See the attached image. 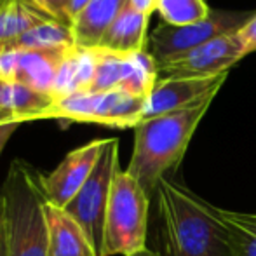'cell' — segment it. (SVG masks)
Wrapping results in <instances>:
<instances>
[{
    "label": "cell",
    "instance_id": "1",
    "mask_svg": "<svg viewBox=\"0 0 256 256\" xmlns=\"http://www.w3.org/2000/svg\"><path fill=\"white\" fill-rule=\"evenodd\" d=\"M164 256H228L226 228L220 208L185 185L162 178L155 192Z\"/></svg>",
    "mask_w": 256,
    "mask_h": 256
},
{
    "label": "cell",
    "instance_id": "2",
    "mask_svg": "<svg viewBox=\"0 0 256 256\" xmlns=\"http://www.w3.org/2000/svg\"><path fill=\"white\" fill-rule=\"evenodd\" d=\"M212 102L142 120L134 128V150L126 171L152 199L162 178H171L199 122Z\"/></svg>",
    "mask_w": 256,
    "mask_h": 256
},
{
    "label": "cell",
    "instance_id": "3",
    "mask_svg": "<svg viewBox=\"0 0 256 256\" xmlns=\"http://www.w3.org/2000/svg\"><path fill=\"white\" fill-rule=\"evenodd\" d=\"M6 209L7 256H49L42 172L16 158L0 192Z\"/></svg>",
    "mask_w": 256,
    "mask_h": 256
},
{
    "label": "cell",
    "instance_id": "4",
    "mask_svg": "<svg viewBox=\"0 0 256 256\" xmlns=\"http://www.w3.org/2000/svg\"><path fill=\"white\" fill-rule=\"evenodd\" d=\"M150 197L128 171L118 169L112 183L104 222V256H132L146 250Z\"/></svg>",
    "mask_w": 256,
    "mask_h": 256
},
{
    "label": "cell",
    "instance_id": "5",
    "mask_svg": "<svg viewBox=\"0 0 256 256\" xmlns=\"http://www.w3.org/2000/svg\"><path fill=\"white\" fill-rule=\"evenodd\" d=\"M118 169V140L110 138L104 142L102 155L88 182L63 208V211L86 234L96 256H104V222L110 202L112 183Z\"/></svg>",
    "mask_w": 256,
    "mask_h": 256
},
{
    "label": "cell",
    "instance_id": "6",
    "mask_svg": "<svg viewBox=\"0 0 256 256\" xmlns=\"http://www.w3.org/2000/svg\"><path fill=\"white\" fill-rule=\"evenodd\" d=\"M145 98L124 91L78 92L54 100L44 118L66 122H88L114 129H134L143 120Z\"/></svg>",
    "mask_w": 256,
    "mask_h": 256
},
{
    "label": "cell",
    "instance_id": "7",
    "mask_svg": "<svg viewBox=\"0 0 256 256\" xmlns=\"http://www.w3.org/2000/svg\"><path fill=\"white\" fill-rule=\"evenodd\" d=\"M253 16L254 12L211 10L206 20L197 23L183 24V26L162 23L150 35V54L154 56L158 68L194 51L206 42L214 40L222 35L237 34Z\"/></svg>",
    "mask_w": 256,
    "mask_h": 256
},
{
    "label": "cell",
    "instance_id": "8",
    "mask_svg": "<svg viewBox=\"0 0 256 256\" xmlns=\"http://www.w3.org/2000/svg\"><path fill=\"white\" fill-rule=\"evenodd\" d=\"M246 48L237 34L222 35L183 54L182 58L158 66V78L214 77L228 74L236 63L246 56Z\"/></svg>",
    "mask_w": 256,
    "mask_h": 256
},
{
    "label": "cell",
    "instance_id": "9",
    "mask_svg": "<svg viewBox=\"0 0 256 256\" xmlns=\"http://www.w3.org/2000/svg\"><path fill=\"white\" fill-rule=\"evenodd\" d=\"M226 77L228 74L214 77L158 78L157 86L146 98L143 120L212 102L216 92L225 84Z\"/></svg>",
    "mask_w": 256,
    "mask_h": 256
},
{
    "label": "cell",
    "instance_id": "10",
    "mask_svg": "<svg viewBox=\"0 0 256 256\" xmlns=\"http://www.w3.org/2000/svg\"><path fill=\"white\" fill-rule=\"evenodd\" d=\"M70 49L0 52V80L18 82L52 96L61 63Z\"/></svg>",
    "mask_w": 256,
    "mask_h": 256
},
{
    "label": "cell",
    "instance_id": "11",
    "mask_svg": "<svg viewBox=\"0 0 256 256\" xmlns=\"http://www.w3.org/2000/svg\"><path fill=\"white\" fill-rule=\"evenodd\" d=\"M106 140H94L66 154L54 171L42 174L46 199L49 204L63 209L84 186L98 162Z\"/></svg>",
    "mask_w": 256,
    "mask_h": 256
},
{
    "label": "cell",
    "instance_id": "12",
    "mask_svg": "<svg viewBox=\"0 0 256 256\" xmlns=\"http://www.w3.org/2000/svg\"><path fill=\"white\" fill-rule=\"evenodd\" d=\"M54 98L18 82L0 80V126L40 120Z\"/></svg>",
    "mask_w": 256,
    "mask_h": 256
},
{
    "label": "cell",
    "instance_id": "13",
    "mask_svg": "<svg viewBox=\"0 0 256 256\" xmlns=\"http://www.w3.org/2000/svg\"><path fill=\"white\" fill-rule=\"evenodd\" d=\"M129 0H91L72 24L75 46L96 49Z\"/></svg>",
    "mask_w": 256,
    "mask_h": 256
},
{
    "label": "cell",
    "instance_id": "14",
    "mask_svg": "<svg viewBox=\"0 0 256 256\" xmlns=\"http://www.w3.org/2000/svg\"><path fill=\"white\" fill-rule=\"evenodd\" d=\"M148 16L136 10L131 4L122 9L108 32L104 34L98 48L118 54H138L146 51V28Z\"/></svg>",
    "mask_w": 256,
    "mask_h": 256
},
{
    "label": "cell",
    "instance_id": "15",
    "mask_svg": "<svg viewBox=\"0 0 256 256\" xmlns=\"http://www.w3.org/2000/svg\"><path fill=\"white\" fill-rule=\"evenodd\" d=\"M49 226V256H96L82 228L56 206L46 202Z\"/></svg>",
    "mask_w": 256,
    "mask_h": 256
},
{
    "label": "cell",
    "instance_id": "16",
    "mask_svg": "<svg viewBox=\"0 0 256 256\" xmlns=\"http://www.w3.org/2000/svg\"><path fill=\"white\" fill-rule=\"evenodd\" d=\"M96 75V49L72 48L61 63L54 86L52 98L60 100L70 94L89 92Z\"/></svg>",
    "mask_w": 256,
    "mask_h": 256
},
{
    "label": "cell",
    "instance_id": "17",
    "mask_svg": "<svg viewBox=\"0 0 256 256\" xmlns=\"http://www.w3.org/2000/svg\"><path fill=\"white\" fill-rule=\"evenodd\" d=\"M48 21L49 18L34 0H0V52L24 32Z\"/></svg>",
    "mask_w": 256,
    "mask_h": 256
},
{
    "label": "cell",
    "instance_id": "18",
    "mask_svg": "<svg viewBox=\"0 0 256 256\" xmlns=\"http://www.w3.org/2000/svg\"><path fill=\"white\" fill-rule=\"evenodd\" d=\"M74 46L75 38L72 26L58 21H48L24 32L7 48V51H46V49H66Z\"/></svg>",
    "mask_w": 256,
    "mask_h": 256
},
{
    "label": "cell",
    "instance_id": "19",
    "mask_svg": "<svg viewBox=\"0 0 256 256\" xmlns=\"http://www.w3.org/2000/svg\"><path fill=\"white\" fill-rule=\"evenodd\" d=\"M226 228L228 256H256V212H240L220 208Z\"/></svg>",
    "mask_w": 256,
    "mask_h": 256
},
{
    "label": "cell",
    "instance_id": "20",
    "mask_svg": "<svg viewBox=\"0 0 256 256\" xmlns=\"http://www.w3.org/2000/svg\"><path fill=\"white\" fill-rule=\"evenodd\" d=\"M131 70V54H118L96 48V75L89 92L120 91Z\"/></svg>",
    "mask_w": 256,
    "mask_h": 256
},
{
    "label": "cell",
    "instance_id": "21",
    "mask_svg": "<svg viewBox=\"0 0 256 256\" xmlns=\"http://www.w3.org/2000/svg\"><path fill=\"white\" fill-rule=\"evenodd\" d=\"M157 10L168 24H183L202 21L211 14L206 0H158Z\"/></svg>",
    "mask_w": 256,
    "mask_h": 256
},
{
    "label": "cell",
    "instance_id": "22",
    "mask_svg": "<svg viewBox=\"0 0 256 256\" xmlns=\"http://www.w3.org/2000/svg\"><path fill=\"white\" fill-rule=\"evenodd\" d=\"M49 18H52L58 23H63L66 26H72L70 20H68V2L70 0H34Z\"/></svg>",
    "mask_w": 256,
    "mask_h": 256
},
{
    "label": "cell",
    "instance_id": "23",
    "mask_svg": "<svg viewBox=\"0 0 256 256\" xmlns=\"http://www.w3.org/2000/svg\"><path fill=\"white\" fill-rule=\"evenodd\" d=\"M239 37H240V40H242L248 54L256 51V12H254V16L248 21L246 26L239 30Z\"/></svg>",
    "mask_w": 256,
    "mask_h": 256
},
{
    "label": "cell",
    "instance_id": "24",
    "mask_svg": "<svg viewBox=\"0 0 256 256\" xmlns=\"http://www.w3.org/2000/svg\"><path fill=\"white\" fill-rule=\"evenodd\" d=\"M0 256H7V232H6V209L0 196Z\"/></svg>",
    "mask_w": 256,
    "mask_h": 256
},
{
    "label": "cell",
    "instance_id": "25",
    "mask_svg": "<svg viewBox=\"0 0 256 256\" xmlns=\"http://www.w3.org/2000/svg\"><path fill=\"white\" fill-rule=\"evenodd\" d=\"M129 4H131L136 10H140L142 14L150 18L154 10H157L158 0H129Z\"/></svg>",
    "mask_w": 256,
    "mask_h": 256
},
{
    "label": "cell",
    "instance_id": "26",
    "mask_svg": "<svg viewBox=\"0 0 256 256\" xmlns=\"http://www.w3.org/2000/svg\"><path fill=\"white\" fill-rule=\"evenodd\" d=\"M89 2H91V0H70V2H68L66 12H68V20H70L72 24H74V21L78 18V14L89 6Z\"/></svg>",
    "mask_w": 256,
    "mask_h": 256
},
{
    "label": "cell",
    "instance_id": "27",
    "mask_svg": "<svg viewBox=\"0 0 256 256\" xmlns=\"http://www.w3.org/2000/svg\"><path fill=\"white\" fill-rule=\"evenodd\" d=\"M18 126H0V155H2L4 148H6L7 142L10 140V136L14 134Z\"/></svg>",
    "mask_w": 256,
    "mask_h": 256
},
{
    "label": "cell",
    "instance_id": "28",
    "mask_svg": "<svg viewBox=\"0 0 256 256\" xmlns=\"http://www.w3.org/2000/svg\"><path fill=\"white\" fill-rule=\"evenodd\" d=\"M132 256H164V254L155 253V251H150V250H143V251H140V253H136V254H132Z\"/></svg>",
    "mask_w": 256,
    "mask_h": 256
}]
</instances>
